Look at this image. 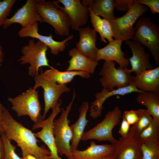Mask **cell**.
I'll use <instances>...</instances> for the list:
<instances>
[{"label":"cell","mask_w":159,"mask_h":159,"mask_svg":"<svg viewBox=\"0 0 159 159\" xmlns=\"http://www.w3.org/2000/svg\"><path fill=\"white\" fill-rule=\"evenodd\" d=\"M2 109V125L4 132L8 138L16 142L21 149L23 157L30 154L38 158L50 155L49 150L44 145H38L39 141L34 133L15 120L3 105Z\"/></svg>","instance_id":"obj_1"},{"label":"cell","mask_w":159,"mask_h":159,"mask_svg":"<svg viewBox=\"0 0 159 159\" xmlns=\"http://www.w3.org/2000/svg\"><path fill=\"white\" fill-rule=\"evenodd\" d=\"M37 9L43 22L51 25L56 34L63 37L69 35L70 27L68 16L56 1L38 0Z\"/></svg>","instance_id":"obj_2"},{"label":"cell","mask_w":159,"mask_h":159,"mask_svg":"<svg viewBox=\"0 0 159 159\" xmlns=\"http://www.w3.org/2000/svg\"><path fill=\"white\" fill-rule=\"evenodd\" d=\"M147 6L135 0L131 7L124 15L108 21L110 24L113 37L125 42L132 39L135 33L133 25L138 18L147 12Z\"/></svg>","instance_id":"obj_3"},{"label":"cell","mask_w":159,"mask_h":159,"mask_svg":"<svg viewBox=\"0 0 159 159\" xmlns=\"http://www.w3.org/2000/svg\"><path fill=\"white\" fill-rule=\"evenodd\" d=\"M133 40L148 49L155 63L159 64V27L148 17L141 16L135 23Z\"/></svg>","instance_id":"obj_4"},{"label":"cell","mask_w":159,"mask_h":159,"mask_svg":"<svg viewBox=\"0 0 159 159\" xmlns=\"http://www.w3.org/2000/svg\"><path fill=\"white\" fill-rule=\"evenodd\" d=\"M74 91L72 100L64 110L62 108L59 118L54 120L53 131L55 143L59 155H64L68 159H73L71 151L70 142L72 138V131L68 118V114L75 98Z\"/></svg>","instance_id":"obj_5"},{"label":"cell","mask_w":159,"mask_h":159,"mask_svg":"<svg viewBox=\"0 0 159 159\" xmlns=\"http://www.w3.org/2000/svg\"><path fill=\"white\" fill-rule=\"evenodd\" d=\"M8 101L11 109L19 117L28 115L35 123L43 120L40 114L42 107L38 91L32 87L14 97H10Z\"/></svg>","instance_id":"obj_6"},{"label":"cell","mask_w":159,"mask_h":159,"mask_svg":"<svg viewBox=\"0 0 159 159\" xmlns=\"http://www.w3.org/2000/svg\"><path fill=\"white\" fill-rule=\"evenodd\" d=\"M48 47L46 44L38 40L35 42L34 39H30L28 44L21 49L23 55L17 60L22 64H29L28 74L32 77L39 74V69L47 66L51 68L47 57Z\"/></svg>","instance_id":"obj_7"},{"label":"cell","mask_w":159,"mask_h":159,"mask_svg":"<svg viewBox=\"0 0 159 159\" xmlns=\"http://www.w3.org/2000/svg\"><path fill=\"white\" fill-rule=\"evenodd\" d=\"M122 115L121 110L118 106H116L112 110L107 112L101 122L91 129L84 132L81 140L108 141L114 145L118 140L114 137L112 131L114 128L120 123Z\"/></svg>","instance_id":"obj_8"},{"label":"cell","mask_w":159,"mask_h":159,"mask_svg":"<svg viewBox=\"0 0 159 159\" xmlns=\"http://www.w3.org/2000/svg\"><path fill=\"white\" fill-rule=\"evenodd\" d=\"M114 61H105L99 75L102 76L100 79L103 88L111 90L126 86L133 81L134 76L131 75L127 67L119 66L116 68Z\"/></svg>","instance_id":"obj_9"},{"label":"cell","mask_w":159,"mask_h":159,"mask_svg":"<svg viewBox=\"0 0 159 159\" xmlns=\"http://www.w3.org/2000/svg\"><path fill=\"white\" fill-rule=\"evenodd\" d=\"M34 79L35 83L32 87L33 89L36 90L41 87L43 90L44 107L42 118L44 120L49 110L51 108L52 109L57 105L61 95L69 92L70 89L66 84H59L53 80L45 78L42 71L40 74L35 75Z\"/></svg>","instance_id":"obj_10"},{"label":"cell","mask_w":159,"mask_h":159,"mask_svg":"<svg viewBox=\"0 0 159 159\" xmlns=\"http://www.w3.org/2000/svg\"><path fill=\"white\" fill-rule=\"evenodd\" d=\"M134 125L125 137H121L114 145L113 155L117 159H141V143Z\"/></svg>","instance_id":"obj_11"},{"label":"cell","mask_w":159,"mask_h":159,"mask_svg":"<svg viewBox=\"0 0 159 159\" xmlns=\"http://www.w3.org/2000/svg\"><path fill=\"white\" fill-rule=\"evenodd\" d=\"M62 103V100H60L55 107L52 109V112L48 118L40 120L32 126L33 130L42 128L40 131L34 133V135L47 146L50 152L49 156L52 159H62L58 154L53 132V125L55 117L61 110L59 107Z\"/></svg>","instance_id":"obj_12"},{"label":"cell","mask_w":159,"mask_h":159,"mask_svg":"<svg viewBox=\"0 0 159 159\" xmlns=\"http://www.w3.org/2000/svg\"><path fill=\"white\" fill-rule=\"evenodd\" d=\"M38 0H27L25 4L15 12L11 18H7L3 27L6 29L12 24L17 23L25 27L35 23H42L37 9Z\"/></svg>","instance_id":"obj_13"},{"label":"cell","mask_w":159,"mask_h":159,"mask_svg":"<svg viewBox=\"0 0 159 159\" xmlns=\"http://www.w3.org/2000/svg\"><path fill=\"white\" fill-rule=\"evenodd\" d=\"M62 3V9L66 12L69 19L70 27L78 31L87 23L90 15L89 7L83 5L80 0H57Z\"/></svg>","instance_id":"obj_14"},{"label":"cell","mask_w":159,"mask_h":159,"mask_svg":"<svg viewBox=\"0 0 159 159\" xmlns=\"http://www.w3.org/2000/svg\"><path fill=\"white\" fill-rule=\"evenodd\" d=\"M21 38L31 37L37 39L46 45L50 49L51 53L57 55L59 52L63 51L66 47V43L74 37L73 35H69L65 39L62 41L54 40L52 34L48 36L42 35L38 33V22H37L25 27H22L18 33Z\"/></svg>","instance_id":"obj_15"},{"label":"cell","mask_w":159,"mask_h":159,"mask_svg":"<svg viewBox=\"0 0 159 159\" xmlns=\"http://www.w3.org/2000/svg\"><path fill=\"white\" fill-rule=\"evenodd\" d=\"M139 93L143 92L138 89L133 80L128 85L123 87L109 90L103 88L102 91L96 93V99L92 103L90 107V116L95 119L100 117L102 114V110L103 108V104L108 98L115 95L124 96L132 92Z\"/></svg>","instance_id":"obj_16"},{"label":"cell","mask_w":159,"mask_h":159,"mask_svg":"<svg viewBox=\"0 0 159 159\" xmlns=\"http://www.w3.org/2000/svg\"><path fill=\"white\" fill-rule=\"evenodd\" d=\"M125 43L130 47L132 54L131 57L128 59L131 66V69H128L130 73L135 72L137 75L144 70L153 68L150 62V54L146 52L141 44L130 40Z\"/></svg>","instance_id":"obj_17"},{"label":"cell","mask_w":159,"mask_h":159,"mask_svg":"<svg viewBox=\"0 0 159 159\" xmlns=\"http://www.w3.org/2000/svg\"><path fill=\"white\" fill-rule=\"evenodd\" d=\"M123 41L120 39H113L103 48L98 49L95 60L98 62L101 60L113 61L117 63L120 67H126L129 62L121 49Z\"/></svg>","instance_id":"obj_18"},{"label":"cell","mask_w":159,"mask_h":159,"mask_svg":"<svg viewBox=\"0 0 159 159\" xmlns=\"http://www.w3.org/2000/svg\"><path fill=\"white\" fill-rule=\"evenodd\" d=\"M78 31L79 40L76 48L85 56L95 60L98 49L96 46V32L90 27H81Z\"/></svg>","instance_id":"obj_19"},{"label":"cell","mask_w":159,"mask_h":159,"mask_svg":"<svg viewBox=\"0 0 159 159\" xmlns=\"http://www.w3.org/2000/svg\"><path fill=\"white\" fill-rule=\"evenodd\" d=\"M133 81L142 92L159 93V67L141 72L134 77Z\"/></svg>","instance_id":"obj_20"},{"label":"cell","mask_w":159,"mask_h":159,"mask_svg":"<svg viewBox=\"0 0 159 159\" xmlns=\"http://www.w3.org/2000/svg\"><path fill=\"white\" fill-rule=\"evenodd\" d=\"M86 149H78L72 153L73 159H102L113 154L114 146L112 144L97 145L92 141Z\"/></svg>","instance_id":"obj_21"},{"label":"cell","mask_w":159,"mask_h":159,"mask_svg":"<svg viewBox=\"0 0 159 159\" xmlns=\"http://www.w3.org/2000/svg\"><path fill=\"white\" fill-rule=\"evenodd\" d=\"M69 55L71 58L68 61L69 65L67 70L80 71L93 74L98 62L90 58L80 52L76 48L70 49Z\"/></svg>","instance_id":"obj_22"},{"label":"cell","mask_w":159,"mask_h":159,"mask_svg":"<svg viewBox=\"0 0 159 159\" xmlns=\"http://www.w3.org/2000/svg\"><path fill=\"white\" fill-rule=\"evenodd\" d=\"M89 107L88 102H84L79 109V116L76 122L70 127L72 134L70 144L71 151L72 153L77 149L79 143L84 132V130L89 120L86 115Z\"/></svg>","instance_id":"obj_23"},{"label":"cell","mask_w":159,"mask_h":159,"mask_svg":"<svg viewBox=\"0 0 159 159\" xmlns=\"http://www.w3.org/2000/svg\"><path fill=\"white\" fill-rule=\"evenodd\" d=\"M81 3L84 5L89 7L95 15L101 16L108 21L116 18L114 14L115 0H83Z\"/></svg>","instance_id":"obj_24"},{"label":"cell","mask_w":159,"mask_h":159,"mask_svg":"<svg viewBox=\"0 0 159 159\" xmlns=\"http://www.w3.org/2000/svg\"><path fill=\"white\" fill-rule=\"evenodd\" d=\"M44 76L46 78L53 80L57 84L65 85L71 82L76 76H79L84 78H88L90 74L80 71H61L52 67L42 72Z\"/></svg>","instance_id":"obj_25"},{"label":"cell","mask_w":159,"mask_h":159,"mask_svg":"<svg viewBox=\"0 0 159 159\" xmlns=\"http://www.w3.org/2000/svg\"><path fill=\"white\" fill-rule=\"evenodd\" d=\"M138 103L146 107L153 119L159 122V93L143 92L136 98Z\"/></svg>","instance_id":"obj_26"},{"label":"cell","mask_w":159,"mask_h":159,"mask_svg":"<svg viewBox=\"0 0 159 159\" xmlns=\"http://www.w3.org/2000/svg\"><path fill=\"white\" fill-rule=\"evenodd\" d=\"M90 21L94 29L100 34L102 41L107 43V39L109 42L113 40L112 32L109 21L102 19L98 16L94 14L90 9Z\"/></svg>","instance_id":"obj_27"},{"label":"cell","mask_w":159,"mask_h":159,"mask_svg":"<svg viewBox=\"0 0 159 159\" xmlns=\"http://www.w3.org/2000/svg\"><path fill=\"white\" fill-rule=\"evenodd\" d=\"M141 159H159V138L141 143Z\"/></svg>","instance_id":"obj_28"},{"label":"cell","mask_w":159,"mask_h":159,"mask_svg":"<svg viewBox=\"0 0 159 159\" xmlns=\"http://www.w3.org/2000/svg\"><path fill=\"white\" fill-rule=\"evenodd\" d=\"M139 137L141 143L159 138V122L153 119L151 123L139 134Z\"/></svg>","instance_id":"obj_29"},{"label":"cell","mask_w":159,"mask_h":159,"mask_svg":"<svg viewBox=\"0 0 159 159\" xmlns=\"http://www.w3.org/2000/svg\"><path fill=\"white\" fill-rule=\"evenodd\" d=\"M137 111L139 119L137 122L134 125L139 134L151 123L153 119L147 109H138Z\"/></svg>","instance_id":"obj_30"},{"label":"cell","mask_w":159,"mask_h":159,"mask_svg":"<svg viewBox=\"0 0 159 159\" xmlns=\"http://www.w3.org/2000/svg\"><path fill=\"white\" fill-rule=\"evenodd\" d=\"M1 135L4 144V159H22L16 153V146L12 144L11 140L7 138L4 133Z\"/></svg>","instance_id":"obj_31"},{"label":"cell","mask_w":159,"mask_h":159,"mask_svg":"<svg viewBox=\"0 0 159 159\" xmlns=\"http://www.w3.org/2000/svg\"><path fill=\"white\" fill-rule=\"evenodd\" d=\"M16 1V0H0V26H3Z\"/></svg>","instance_id":"obj_32"},{"label":"cell","mask_w":159,"mask_h":159,"mask_svg":"<svg viewBox=\"0 0 159 159\" xmlns=\"http://www.w3.org/2000/svg\"><path fill=\"white\" fill-rule=\"evenodd\" d=\"M136 1L140 4L145 5L149 7L152 14H159V0H137Z\"/></svg>","instance_id":"obj_33"},{"label":"cell","mask_w":159,"mask_h":159,"mask_svg":"<svg viewBox=\"0 0 159 159\" xmlns=\"http://www.w3.org/2000/svg\"><path fill=\"white\" fill-rule=\"evenodd\" d=\"M134 1L133 0H115V8L120 11H127L132 5Z\"/></svg>","instance_id":"obj_34"},{"label":"cell","mask_w":159,"mask_h":159,"mask_svg":"<svg viewBox=\"0 0 159 159\" xmlns=\"http://www.w3.org/2000/svg\"><path fill=\"white\" fill-rule=\"evenodd\" d=\"M124 117L130 125H133L138 121L139 117L137 110H131L124 111L122 114Z\"/></svg>","instance_id":"obj_35"},{"label":"cell","mask_w":159,"mask_h":159,"mask_svg":"<svg viewBox=\"0 0 159 159\" xmlns=\"http://www.w3.org/2000/svg\"><path fill=\"white\" fill-rule=\"evenodd\" d=\"M130 125L127 120L122 117L120 127L118 131L121 137H125L128 134L130 128Z\"/></svg>","instance_id":"obj_36"},{"label":"cell","mask_w":159,"mask_h":159,"mask_svg":"<svg viewBox=\"0 0 159 159\" xmlns=\"http://www.w3.org/2000/svg\"><path fill=\"white\" fill-rule=\"evenodd\" d=\"M4 146L2 137L0 134V159H4Z\"/></svg>","instance_id":"obj_37"},{"label":"cell","mask_w":159,"mask_h":159,"mask_svg":"<svg viewBox=\"0 0 159 159\" xmlns=\"http://www.w3.org/2000/svg\"><path fill=\"white\" fill-rule=\"evenodd\" d=\"M3 105L0 102V134L4 133V131L2 125V115L3 112Z\"/></svg>","instance_id":"obj_38"},{"label":"cell","mask_w":159,"mask_h":159,"mask_svg":"<svg viewBox=\"0 0 159 159\" xmlns=\"http://www.w3.org/2000/svg\"><path fill=\"white\" fill-rule=\"evenodd\" d=\"M4 53L3 51V48L0 42V67L2 64L3 61Z\"/></svg>","instance_id":"obj_39"},{"label":"cell","mask_w":159,"mask_h":159,"mask_svg":"<svg viewBox=\"0 0 159 159\" xmlns=\"http://www.w3.org/2000/svg\"><path fill=\"white\" fill-rule=\"evenodd\" d=\"M22 159H38V158L32 155L29 154L23 157Z\"/></svg>","instance_id":"obj_40"},{"label":"cell","mask_w":159,"mask_h":159,"mask_svg":"<svg viewBox=\"0 0 159 159\" xmlns=\"http://www.w3.org/2000/svg\"><path fill=\"white\" fill-rule=\"evenodd\" d=\"M38 159H52L49 156V155H46L40 157Z\"/></svg>","instance_id":"obj_41"},{"label":"cell","mask_w":159,"mask_h":159,"mask_svg":"<svg viewBox=\"0 0 159 159\" xmlns=\"http://www.w3.org/2000/svg\"><path fill=\"white\" fill-rule=\"evenodd\" d=\"M102 159H117L112 155Z\"/></svg>","instance_id":"obj_42"}]
</instances>
